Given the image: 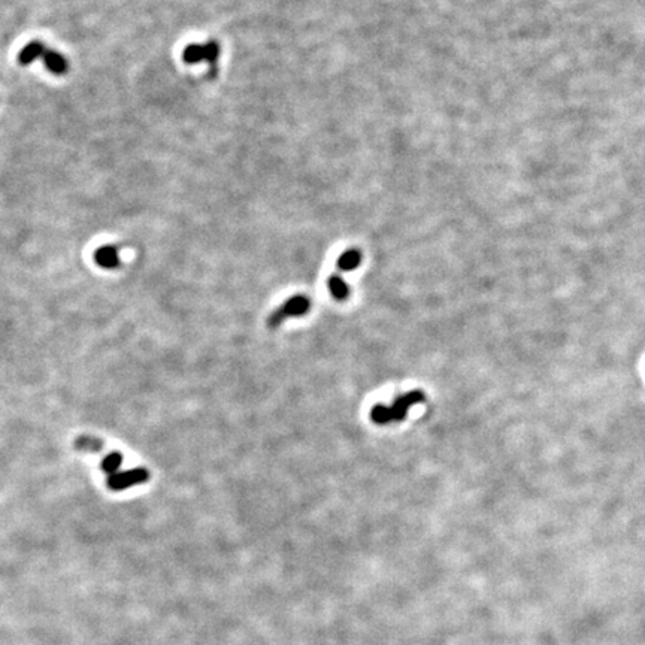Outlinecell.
<instances>
[{
  "label": "cell",
  "instance_id": "cell-1",
  "mask_svg": "<svg viewBox=\"0 0 645 645\" xmlns=\"http://www.w3.org/2000/svg\"><path fill=\"white\" fill-rule=\"evenodd\" d=\"M424 402V393L421 390H412L399 396L390 407L375 405L370 411V420L377 424H389L393 421H402L408 415V411L415 403Z\"/></svg>",
  "mask_w": 645,
  "mask_h": 645
},
{
  "label": "cell",
  "instance_id": "cell-2",
  "mask_svg": "<svg viewBox=\"0 0 645 645\" xmlns=\"http://www.w3.org/2000/svg\"><path fill=\"white\" fill-rule=\"evenodd\" d=\"M311 308V302L310 299L303 296V294H299V296H293L289 299L282 306H280L278 310L272 312L269 317V326L270 327H278L281 323L286 321L287 319H291V317H300L305 315Z\"/></svg>",
  "mask_w": 645,
  "mask_h": 645
},
{
  "label": "cell",
  "instance_id": "cell-3",
  "mask_svg": "<svg viewBox=\"0 0 645 645\" xmlns=\"http://www.w3.org/2000/svg\"><path fill=\"white\" fill-rule=\"evenodd\" d=\"M148 477L150 475H148L147 469H142V468H136V469H132V471H126V472H117L114 475L108 477V487L111 490L119 491L127 487L145 483V481H148Z\"/></svg>",
  "mask_w": 645,
  "mask_h": 645
},
{
  "label": "cell",
  "instance_id": "cell-4",
  "mask_svg": "<svg viewBox=\"0 0 645 645\" xmlns=\"http://www.w3.org/2000/svg\"><path fill=\"white\" fill-rule=\"evenodd\" d=\"M96 263L105 269H115L119 266V256L115 247L105 245L96 251L94 254Z\"/></svg>",
  "mask_w": 645,
  "mask_h": 645
},
{
  "label": "cell",
  "instance_id": "cell-5",
  "mask_svg": "<svg viewBox=\"0 0 645 645\" xmlns=\"http://www.w3.org/2000/svg\"><path fill=\"white\" fill-rule=\"evenodd\" d=\"M42 57H43V64H45L47 69L52 72L54 75H64L68 72V61L60 52L47 50L42 54Z\"/></svg>",
  "mask_w": 645,
  "mask_h": 645
},
{
  "label": "cell",
  "instance_id": "cell-6",
  "mask_svg": "<svg viewBox=\"0 0 645 645\" xmlns=\"http://www.w3.org/2000/svg\"><path fill=\"white\" fill-rule=\"evenodd\" d=\"M43 52H45V47H43L41 42H38V41L30 42V43H27V45L23 50L20 51L18 63L23 64V66H27V64H30L31 61L36 60L39 56H42Z\"/></svg>",
  "mask_w": 645,
  "mask_h": 645
},
{
  "label": "cell",
  "instance_id": "cell-7",
  "mask_svg": "<svg viewBox=\"0 0 645 645\" xmlns=\"http://www.w3.org/2000/svg\"><path fill=\"white\" fill-rule=\"evenodd\" d=\"M360 261H362V254H360L357 249H348L338 259V268L344 272L354 270L360 266Z\"/></svg>",
  "mask_w": 645,
  "mask_h": 645
},
{
  "label": "cell",
  "instance_id": "cell-8",
  "mask_svg": "<svg viewBox=\"0 0 645 645\" xmlns=\"http://www.w3.org/2000/svg\"><path fill=\"white\" fill-rule=\"evenodd\" d=\"M329 290L336 300H345L349 294L348 284L338 275H332L329 280Z\"/></svg>",
  "mask_w": 645,
  "mask_h": 645
},
{
  "label": "cell",
  "instance_id": "cell-9",
  "mask_svg": "<svg viewBox=\"0 0 645 645\" xmlns=\"http://www.w3.org/2000/svg\"><path fill=\"white\" fill-rule=\"evenodd\" d=\"M122 463H123V456L119 453H111L103 458L102 469H103V472H106L108 475H114L118 472Z\"/></svg>",
  "mask_w": 645,
  "mask_h": 645
},
{
  "label": "cell",
  "instance_id": "cell-10",
  "mask_svg": "<svg viewBox=\"0 0 645 645\" xmlns=\"http://www.w3.org/2000/svg\"><path fill=\"white\" fill-rule=\"evenodd\" d=\"M182 57L185 63H199L205 60V45H196V43L189 45L184 50Z\"/></svg>",
  "mask_w": 645,
  "mask_h": 645
},
{
  "label": "cell",
  "instance_id": "cell-11",
  "mask_svg": "<svg viewBox=\"0 0 645 645\" xmlns=\"http://www.w3.org/2000/svg\"><path fill=\"white\" fill-rule=\"evenodd\" d=\"M75 447L78 448L80 451H92V453H96V451H101L102 450V441L101 440H96V438H92V436H82V438H80L78 441L75 442Z\"/></svg>",
  "mask_w": 645,
  "mask_h": 645
},
{
  "label": "cell",
  "instance_id": "cell-12",
  "mask_svg": "<svg viewBox=\"0 0 645 645\" xmlns=\"http://www.w3.org/2000/svg\"><path fill=\"white\" fill-rule=\"evenodd\" d=\"M218 52H220V50H218L217 43H214V42L206 43V45H205V60L210 61V63H215L217 59H218Z\"/></svg>",
  "mask_w": 645,
  "mask_h": 645
}]
</instances>
